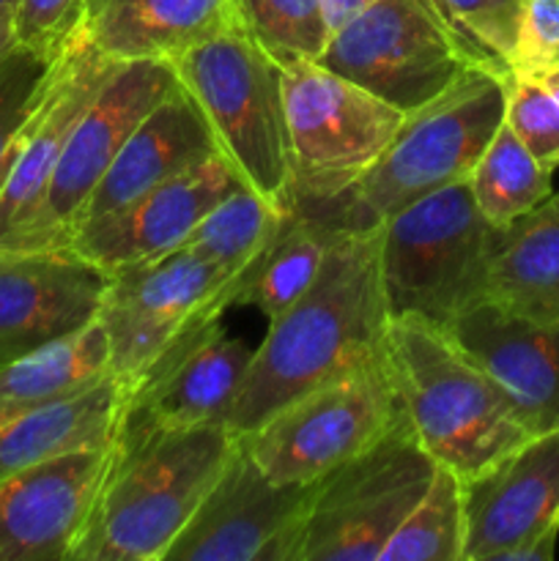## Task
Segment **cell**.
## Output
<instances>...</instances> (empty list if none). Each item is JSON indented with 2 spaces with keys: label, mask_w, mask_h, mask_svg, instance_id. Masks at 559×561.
Wrapping results in <instances>:
<instances>
[{
  "label": "cell",
  "mask_w": 559,
  "mask_h": 561,
  "mask_svg": "<svg viewBox=\"0 0 559 561\" xmlns=\"http://www.w3.org/2000/svg\"><path fill=\"white\" fill-rule=\"evenodd\" d=\"M381 233L338 230L316 283L269 321L250 373L225 416L236 438L261 427L307 389L384 351L389 316L381 283Z\"/></svg>",
  "instance_id": "6da1fadb"
},
{
  "label": "cell",
  "mask_w": 559,
  "mask_h": 561,
  "mask_svg": "<svg viewBox=\"0 0 559 561\" xmlns=\"http://www.w3.org/2000/svg\"><path fill=\"white\" fill-rule=\"evenodd\" d=\"M236 449L225 425L110 447V466L69 561H164Z\"/></svg>",
  "instance_id": "7a4b0ae2"
},
{
  "label": "cell",
  "mask_w": 559,
  "mask_h": 561,
  "mask_svg": "<svg viewBox=\"0 0 559 561\" xmlns=\"http://www.w3.org/2000/svg\"><path fill=\"white\" fill-rule=\"evenodd\" d=\"M384 359L411 431L460 480L532 438L502 389L444 329L417 316L392 318Z\"/></svg>",
  "instance_id": "3957f363"
},
{
  "label": "cell",
  "mask_w": 559,
  "mask_h": 561,
  "mask_svg": "<svg viewBox=\"0 0 559 561\" xmlns=\"http://www.w3.org/2000/svg\"><path fill=\"white\" fill-rule=\"evenodd\" d=\"M507 77L471 66L447 91L409 110L389 146L345 195L307 217L334 230H373L420 197L466 181L504 121Z\"/></svg>",
  "instance_id": "277c9868"
},
{
  "label": "cell",
  "mask_w": 559,
  "mask_h": 561,
  "mask_svg": "<svg viewBox=\"0 0 559 561\" xmlns=\"http://www.w3.org/2000/svg\"><path fill=\"white\" fill-rule=\"evenodd\" d=\"M170 66L239 179L272 206L294 211L283 66L236 20L175 55Z\"/></svg>",
  "instance_id": "5b68a950"
},
{
  "label": "cell",
  "mask_w": 559,
  "mask_h": 561,
  "mask_svg": "<svg viewBox=\"0 0 559 561\" xmlns=\"http://www.w3.org/2000/svg\"><path fill=\"white\" fill-rule=\"evenodd\" d=\"M381 283L389 316H417L447 329L486 301L493 228L477 208L469 181L420 197L378 225Z\"/></svg>",
  "instance_id": "8992f818"
},
{
  "label": "cell",
  "mask_w": 559,
  "mask_h": 561,
  "mask_svg": "<svg viewBox=\"0 0 559 561\" xmlns=\"http://www.w3.org/2000/svg\"><path fill=\"white\" fill-rule=\"evenodd\" d=\"M436 469L400 409L384 436L312 482L296 561H378Z\"/></svg>",
  "instance_id": "52a82bcc"
},
{
  "label": "cell",
  "mask_w": 559,
  "mask_h": 561,
  "mask_svg": "<svg viewBox=\"0 0 559 561\" xmlns=\"http://www.w3.org/2000/svg\"><path fill=\"white\" fill-rule=\"evenodd\" d=\"M294 211L327 206L376 164L403 110L318 60L283 66Z\"/></svg>",
  "instance_id": "ba28073f"
},
{
  "label": "cell",
  "mask_w": 559,
  "mask_h": 561,
  "mask_svg": "<svg viewBox=\"0 0 559 561\" xmlns=\"http://www.w3.org/2000/svg\"><path fill=\"white\" fill-rule=\"evenodd\" d=\"M398 414L400 400L381 351L301 392L239 442L272 480L307 485L370 447Z\"/></svg>",
  "instance_id": "9c48e42d"
},
{
  "label": "cell",
  "mask_w": 559,
  "mask_h": 561,
  "mask_svg": "<svg viewBox=\"0 0 559 561\" xmlns=\"http://www.w3.org/2000/svg\"><path fill=\"white\" fill-rule=\"evenodd\" d=\"M230 277L186 247L110 272L96 321L110 343V373L126 392L190 329L230 310Z\"/></svg>",
  "instance_id": "30bf717a"
},
{
  "label": "cell",
  "mask_w": 559,
  "mask_h": 561,
  "mask_svg": "<svg viewBox=\"0 0 559 561\" xmlns=\"http://www.w3.org/2000/svg\"><path fill=\"white\" fill-rule=\"evenodd\" d=\"M318 64L403 113L471 69L433 0H373L334 27Z\"/></svg>",
  "instance_id": "8fae6325"
},
{
  "label": "cell",
  "mask_w": 559,
  "mask_h": 561,
  "mask_svg": "<svg viewBox=\"0 0 559 561\" xmlns=\"http://www.w3.org/2000/svg\"><path fill=\"white\" fill-rule=\"evenodd\" d=\"M121 60L104 53L80 22L55 58L49 82L20 135L14 164L0 190V250H49L44 206L64 148L77 121L96 99Z\"/></svg>",
  "instance_id": "7c38bea8"
},
{
  "label": "cell",
  "mask_w": 559,
  "mask_h": 561,
  "mask_svg": "<svg viewBox=\"0 0 559 561\" xmlns=\"http://www.w3.org/2000/svg\"><path fill=\"white\" fill-rule=\"evenodd\" d=\"M312 482H277L236 449L164 561H296Z\"/></svg>",
  "instance_id": "4fadbf2b"
},
{
  "label": "cell",
  "mask_w": 559,
  "mask_h": 561,
  "mask_svg": "<svg viewBox=\"0 0 559 561\" xmlns=\"http://www.w3.org/2000/svg\"><path fill=\"white\" fill-rule=\"evenodd\" d=\"M252 354L255 348L233 337L219 318L190 329L126 392L113 447H126L151 433L225 425L250 373Z\"/></svg>",
  "instance_id": "5bb4252c"
},
{
  "label": "cell",
  "mask_w": 559,
  "mask_h": 561,
  "mask_svg": "<svg viewBox=\"0 0 559 561\" xmlns=\"http://www.w3.org/2000/svg\"><path fill=\"white\" fill-rule=\"evenodd\" d=\"M168 60H121L64 148L44 206L49 250L69 244L82 206L140 121L175 88Z\"/></svg>",
  "instance_id": "9a60e30c"
},
{
  "label": "cell",
  "mask_w": 559,
  "mask_h": 561,
  "mask_svg": "<svg viewBox=\"0 0 559 561\" xmlns=\"http://www.w3.org/2000/svg\"><path fill=\"white\" fill-rule=\"evenodd\" d=\"M460 491L464 561H515L537 537L559 529V427L460 480Z\"/></svg>",
  "instance_id": "2e32d148"
},
{
  "label": "cell",
  "mask_w": 559,
  "mask_h": 561,
  "mask_svg": "<svg viewBox=\"0 0 559 561\" xmlns=\"http://www.w3.org/2000/svg\"><path fill=\"white\" fill-rule=\"evenodd\" d=\"M110 274L69 247L0 250V367L91 327Z\"/></svg>",
  "instance_id": "e0dca14e"
},
{
  "label": "cell",
  "mask_w": 559,
  "mask_h": 561,
  "mask_svg": "<svg viewBox=\"0 0 559 561\" xmlns=\"http://www.w3.org/2000/svg\"><path fill=\"white\" fill-rule=\"evenodd\" d=\"M241 184L239 173L217 151L129 206L80 228L71 236L69 250L107 274L162 257L179 250L208 208Z\"/></svg>",
  "instance_id": "ac0fdd59"
},
{
  "label": "cell",
  "mask_w": 559,
  "mask_h": 561,
  "mask_svg": "<svg viewBox=\"0 0 559 561\" xmlns=\"http://www.w3.org/2000/svg\"><path fill=\"white\" fill-rule=\"evenodd\" d=\"M110 466L107 449L60 455L0 480V561H69Z\"/></svg>",
  "instance_id": "d6986e66"
},
{
  "label": "cell",
  "mask_w": 559,
  "mask_h": 561,
  "mask_svg": "<svg viewBox=\"0 0 559 561\" xmlns=\"http://www.w3.org/2000/svg\"><path fill=\"white\" fill-rule=\"evenodd\" d=\"M444 332L502 389L532 436L559 427V318L537 321L480 301Z\"/></svg>",
  "instance_id": "ffe728a7"
},
{
  "label": "cell",
  "mask_w": 559,
  "mask_h": 561,
  "mask_svg": "<svg viewBox=\"0 0 559 561\" xmlns=\"http://www.w3.org/2000/svg\"><path fill=\"white\" fill-rule=\"evenodd\" d=\"M212 153H217V146H214L201 107L184 91V85L175 82L173 91L140 121V126L124 142L118 157L113 159L107 173L102 175L96 190L82 206L75 233L85 225L129 206L153 186L184 173Z\"/></svg>",
  "instance_id": "44dd1931"
},
{
  "label": "cell",
  "mask_w": 559,
  "mask_h": 561,
  "mask_svg": "<svg viewBox=\"0 0 559 561\" xmlns=\"http://www.w3.org/2000/svg\"><path fill=\"white\" fill-rule=\"evenodd\" d=\"M88 33L118 60H173L233 22V0H85Z\"/></svg>",
  "instance_id": "7402d4cb"
},
{
  "label": "cell",
  "mask_w": 559,
  "mask_h": 561,
  "mask_svg": "<svg viewBox=\"0 0 559 561\" xmlns=\"http://www.w3.org/2000/svg\"><path fill=\"white\" fill-rule=\"evenodd\" d=\"M126 383L107 376L96 387L33 409L0 425V480L71 453L113 447Z\"/></svg>",
  "instance_id": "603a6c76"
},
{
  "label": "cell",
  "mask_w": 559,
  "mask_h": 561,
  "mask_svg": "<svg viewBox=\"0 0 559 561\" xmlns=\"http://www.w3.org/2000/svg\"><path fill=\"white\" fill-rule=\"evenodd\" d=\"M486 301L537 321L559 318V190L507 228H497Z\"/></svg>",
  "instance_id": "cb8c5ba5"
},
{
  "label": "cell",
  "mask_w": 559,
  "mask_h": 561,
  "mask_svg": "<svg viewBox=\"0 0 559 561\" xmlns=\"http://www.w3.org/2000/svg\"><path fill=\"white\" fill-rule=\"evenodd\" d=\"M110 373V343L93 321L71 337L0 367V425L33 409L96 387Z\"/></svg>",
  "instance_id": "d4e9b609"
},
{
  "label": "cell",
  "mask_w": 559,
  "mask_h": 561,
  "mask_svg": "<svg viewBox=\"0 0 559 561\" xmlns=\"http://www.w3.org/2000/svg\"><path fill=\"white\" fill-rule=\"evenodd\" d=\"M338 230L294 211L230 290V307H255L274 321L316 283Z\"/></svg>",
  "instance_id": "484cf974"
},
{
  "label": "cell",
  "mask_w": 559,
  "mask_h": 561,
  "mask_svg": "<svg viewBox=\"0 0 559 561\" xmlns=\"http://www.w3.org/2000/svg\"><path fill=\"white\" fill-rule=\"evenodd\" d=\"M290 214L294 211L272 206L266 197L241 184L217 206L208 208L206 217L192 228L181 247L214 263L230 277H244L247 268L266 250Z\"/></svg>",
  "instance_id": "4316f807"
},
{
  "label": "cell",
  "mask_w": 559,
  "mask_h": 561,
  "mask_svg": "<svg viewBox=\"0 0 559 561\" xmlns=\"http://www.w3.org/2000/svg\"><path fill=\"white\" fill-rule=\"evenodd\" d=\"M551 173L502 121L466 181L482 217L493 228H507L551 195Z\"/></svg>",
  "instance_id": "83f0119b"
},
{
  "label": "cell",
  "mask_w": 559,
  "mask_h": 561,
  "mask_svg": "<svg viewBox=\"0 0 559 561\" xmlns=\"http://www.w3.org/2000/svg\"><path fill=\"white\" fill-rule=\"evenodd\" d=\"M464 540L460 477L438 466L427 491L389 537L378 561H464Z\"/></svg>",
  "instance_id": "f1b7e54d"
},
{
  "label": "cell",
  "mask_w": 559,
  "mask_h": 561,
  "mask_svg": "<svg viewBox=\"0 0 559 561\" xmlns=\"http://www.w3.org/2000/svg\"><path fill=\"white\" fill-rule=\"evenodd\" d=\"M233 20L280 66L321 60L332 38L323 0H233Z\"/></svg>",
  "instance_id": "f546056e"
},
{
  "label": "cell",
  "mask_w": 559,
  "mask_h": 561,
  "mask_svg": "<svg viewBox=\"0 0 559 561\" xmlns=\"http://www.w3.org/2000/svg\"><path fill=\"white\" fill-rule=\"evenodd\" d=\"M471 66L510 77L521 0H433Z\"/></svg>",
  "instance_id": "4dcf8cb0"
},
{
  "label": "cell",
  "mask_w": 559,
  "mask_h": 561,
  "mask_svg": "<svg viewBox=\"0 0 559 561\" xmlns=\"http://www.w3.org/2000/svg\"><path fill=\"white\" fill-rule=\"evenodd\" d=\"M58 55H44L22 44L0 55V190L14 164L22 129L47 88Z\"/></svg>",
  "instance_id": "1f68e13d"
},
{
  "label": "cell",
  "mask_w": 559,
  "mask_h": 561,
  "mask_svg": "<svg viewBox=\"0 0 559 561\" xmlns=\"http://www.w3.org/2000/svg\"><path fill=\"white\" fill-rule=\"evenodd\" d=\"M504 124L548 170L559 168V102L540 77L510 75Z\"/></svg>",
  "instance_id": "d6a6232c"
},
{
  "label": "cell",
  "mask_w": 559,
  "mask_h": 561,
  "mask_svg": "<svg viewBox=\"0 0 559 561\" xmlns=\"http://www.w3.org/2000/svg\"><path fill=\"white\" fill-rule=\"evenodd\" d=\"M559 69V0H521L510 75L540 77Z\"/></svg>",
  "instance_id": "836d02e7"
},
{
  "label": "cell",
  "mask_w": 559,
  "mask_h": 561,
  "mask_svg": "<svg viewBox=\"0 0 559 561\" xmlns=\"http://www.w3.org/2000/svg\"><path fill=\"white\" fill-rule=\"evenodd\" d=\"M85 0H20L14 9V42L58 55L80 27Z\"/></svg>",
  "instance_id": "e575fe53"
},
{
  "label": "cell",
  "mask_w": 559,
  "mask_h": 561,
  "mask_svg": "<svg viewBox=\"0 0 559 561\" xmlns=\"http://www.w3.org/2000/svg\"><path fill=\"white\" fill-rule=\"evenodd\" d=\"M367 3H373V0H323V9H327L329 22H332V33L334 27L343 25L345 20H351V16H354L356 11L365 9Z\"/></svg>",
  "instance_id": "d590c367"
},
{
  "label": "cell",
  "mask_w": 559,
  "mask_h": 561,
  "mask_svg": "<svg viewBox=\"0 0 559 561\" xmlns=\"http://www.w3.org/2000/svg\"><path fill=\"white\" fill-rule=\"evenodd\" d=\"M14 14L0 16V55L9 47H14Z\"/></svg>",
  "instance_id": "8d00e7d4"
},
{
  "label": "cell",
  "mask_w": 559,
  "mask_h": 561,
  "mask_svg": "<svg viewBox=\"0 0 559 561\" xmlns=\"http://www.w3.org/2000/svg\"><path fill=\"white\" fill-rule=\"evenodd\" d=\"M540 80H543V85H546L548 91H551V96L559 102V69L546 71V75H540Z\"/></svg>",
  "instance_id": "74e56055"
},
{
  "label": "cell",
  "mask_w": 559,
  "mask_h": 561,
  "mask_svg": "<svg viewBox=\"0 0 559 561\" xmlns=\"http://www.w3.org/2000/svg\"><path fill=\"white\" fill-rule=\"evenodd\" d=\"M16 3H20V0H0V16H5V14H14Z\"/></svg>",
  "instance_id": "f35d334b"
}]
</instances>
